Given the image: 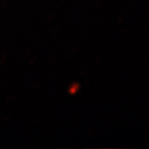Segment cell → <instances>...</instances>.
Segmentation results:
<instances>
[{
	"label": "cell",
	"instance_id": "6da1fadb",
	"mask_svg": "<svg viewBox=\"0 0 149 149\" xmlns=\"http://www.w3.org/2000/svg\"><path fill=\"white\" fill-rule=\"evenodd\" d=\"M78 88H79L78 84L72 85L71 88H70V93H71V94H74V93H75L76 92H77V91L78 90Z\"/></svg>",
	"mask_w": 149,
	"mask_h": 149
}]
</instances>
